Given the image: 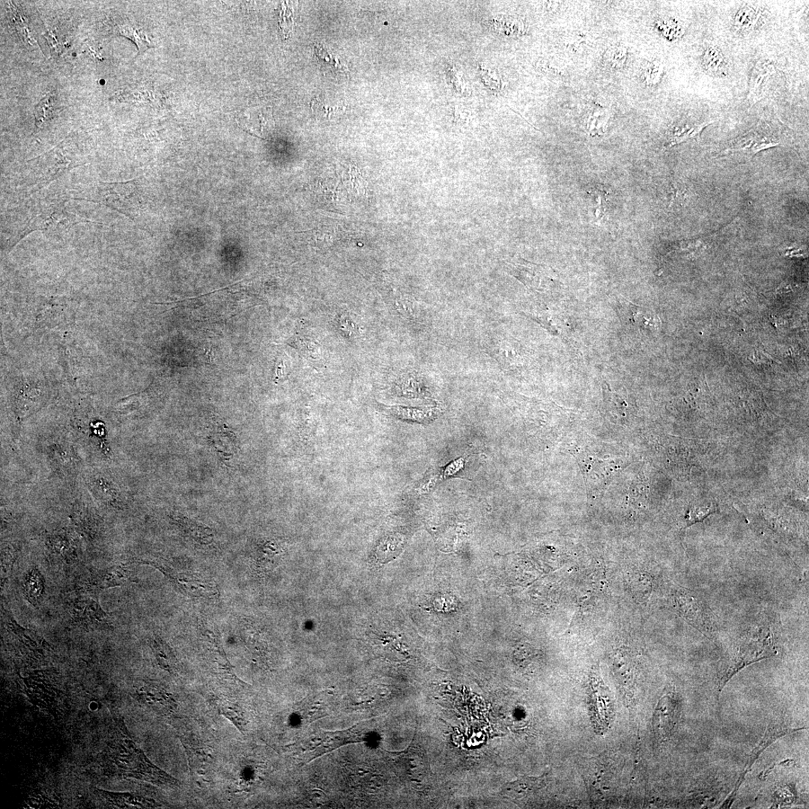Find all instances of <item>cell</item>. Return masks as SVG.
Instances as JSON below:
<instances>
[{
    "mask_svg": "<svg viewBox=\"0 0 809 809\" xmlns=\"http://www.w3.org/2000/svg\"><path fill=\"white\" fill-rule=\"evenodd\" d=\"M104 769L111 775L135 779L165 787L179 785L176 780L157 768L133 742L122 720L106 750Z\"/></svg>",
    "mask_w": 809,
    "mask_h": 809,
    "instance_id": "obj_1",
    "label": "cell"
},
{
    "mask_svg": "<svg viewBox=\"0 0 809 809\" xmlns=\"http://www.w3.org/2000/svg\"><path fill=\"white\" fill-rule=\"evenodd\" d=\"M32 162L28 187L41 189L73 169L86 164L85 155L82 153L75 141L67 137L55 148L50 149Z\"/></svg>",
    "mask_w": 809,
    "mask_h": 809,
    "instance_id": "obj_2",
    "label": "cell"
},
{
    "mask_svg": "<svg viewBox=\"0 0 809 809\" xmlns=\"http://www.w3.org/2000/svg\"><path fill=\"white\" fill-rule=\"evenodd\" d=\"M774 651V637L769 629H761L759 632L750 635L738 647L734 659L720 678L718 692H721L729 680L744 667L766 659Z\"/></svg>",
    "mask_w": 809,
    "mask_h": 809,
    "instance_id": "obj_3",
    "label": "cell"
},
{
    "mask_svg": "<svg viewBox=\"0 0 809 809\" xmlns=\"http://www.w3.org/2000/svg\"><path fill=\"white\" fill-rule=\"evenodd\" d=\"M135 180L122 182H103L95 184L86 198L81 200L100 203L133 220L131 215V200L135 192L131 191Z\"/></svg>",
    "mask_w": 809,
    "mask_h": 809,
    "instance_id": "obj_4",
    "label": "cell"
},
{
    "mask_svg": "<svg viewBox=\"0 0 809 809\" xmlns=\"http://www.w3.org/2000/svg\"><path fill=\"white\" fill-rule=\"evenodd\" d=\"M150 564L161 571L170 580L175 588L182 593L195 598H211L216 594L214 583L204 579L197 573L190 571L181 572L176 568L162 562H140Z\"/></svg>",
    "mask_w": 809,
    "mask_h": 809,
    "instance_id": "obj_5",
    "label": "cell"
},
{
    "mask_svg": "<svg viewBox=\"0 0 809 809\" xmlns=\"http://www.w3.org/2000/svg\"><path fill=\"white\" fill-rule=\"evenodd\" d=\"M135 582L131 565L121 564L91 571L79 584L78 591L87 596H97L105 589Z\"/></svg>",
    "mask_w": 809,
    "mask_h": 809,
    "instance_id": "obj_6",
    "label": "cell"
},
{
    "mask_svg": "<svg viewBox=\"0 0 809 809\" xmlns=\"http://www.w3.org/2000/svg\"><path fill=\"white\" fill-rule=\"evenodd\" d=\"M84 221L86 222L68 212L61 204L51 203L42 207L37 215L31 218L26 228L22 231L19 242L33 231L66 229Z\"/></svg>",
    "mask_w": 809,
    "mask_h": 809,
    "instance_id": "obj_7",
    "label": "cell"
},
{
    "mask_svg": "<svg viewBox=\"0 0 809 809\" xmlns=\"http://www.w3.org/2000/svg\"><path fill=\"white\" fill-rule=\"evenodd\" d=\"M677 600L681 616L692 627L705 635L714 632L716 623L713 613L698 594L683 590L678 593Z\"/></svg>",
    "mask_w": 809,
    "mask_h": 809,
    "instance_id": "obj_8",
    "label": "cell"
},
{
    "mask_svg": "<svg viewBox=\"0 0 809 809\" xmlns=\"http://www.w3.org/2000/svg\"><path fill=\"white\" fill-rule=\"evenodd\" d=\"M70 616L75 626L85 629H104L112 625L111 616L102 609L99 602L86 596L73 601Z\"/></svg>",
    "mask_w": 809,
    "mask_h": 809,
    "instance_id": "obj_9",
    "label": "cell"
},
{
    "mask_svg": "<svg viewBox=\"0 0 809 809\" xmlns=\"http://www.w3.org/2000/svg\"><path fill=\"white\" fill-rule=\"evenodd\" d=\"M590 704L596 732H606L614 718V704L608 688L596 677L591 682Z\"/></svg>",
    "mask_w": 809,
    "mask_h": 809,
    "instance_id": "obj_10",
    "label": "cell"
},
{
    "mask_svg": "<svg viewBox=\"0 0 809 809\" xmlns=\"http://www.w3.org/2000/svg\"><path fill=\"white\" fill-rule=\"evenodd\" d=\"M2 625L8 637L23 650L28 651V654L30 652L40 659L48 650V644L41 637L34 631L21 627L6 610L2 614Z\"/></svg>",
    "mask_w": 809,
    "mask_h": 809,
    "instance_id": "obj_11",
    "label": "cell"
},
{
    "mask_svg": "<svg viewBox=\"0 0 809 809\" xmlns=\"http://www.w3.org/2000/svg\"><path fill=\"white\" fill-rule=\"evenodd\" d=\"M680 707L674 692L667 693L658 704L654 716V730L660 740H667L679 722Z\"/></svg>",
    "mask_w": 809,
    "mask_h": 809,
    "instance_id": "obj_12",
    "label": "cell"
},
{
    "mask_svg": "<svg viewBox=\"0 0 809 809\" xmlns=\"http://www.w3.org/2000/svg\"><path fill=\"white\" fill-rule=\"evenodd\" d=\"M799 730V728L794 729L784 725H771L768 727L765 735L763 736L759 745L753 750L751 754L750 755L748 766L745 767L743 772L741 774V777H740L739 780L737 781L734 792L727 800L726 803L727 804L731 805L733 803L736 791L738 789H739L740 786L743 783V781L745 779V777L751 770L755 761H756L757 759L760 756L761 754L768 748V745H770L772 742H774L776 740L779 739V738L781 737L782 736L790 733H794Z\"/></svg>",
    "mask_w": 809,
    "mask_h": 809,
    "instance_id": "obj_13",
    "label": "cell"
},
{
    "mask_svg": "<svg viewBox=\"0 0 809 809\" xmlns=\"http://www.w3.org/2000/svg\"><path fill=\"white\" fill-rule=\"evenodd\" d=\"M115 101L121 102L158 104L161 102V97L149 85H135L117 93L113 97Z\"/></svg>",
    "mask_w": 809,
    "mask_h": 809,
    "instance_id": "obj_14",
    "label": "cell"
},
{
    "mask_svg": "<svg viewBox=\"0 0 809 809\" xmlns=\"http://www.w3.org/2000/svg\"><path fill=\"white\" fill-rule=\"evenodd\" d=\"M113 31L115 34L127 38L136 44L138 50L137 57L153 47L147 32L136 24L131 22L118 23L115 26Z\"/></svg>",
    "mask_w": 809,
    "mask_h": 809,
    "instance_id": "obj_15",
    "label": "cell"
},
{
    "mask_svg": "<svg viewBox=\"0 0 809 809\" xmlns=\"http://www.w3.org/2000/svg\"><path fill=\"white\" fill-rule=\"evenodd\" d=\"M22 587L26 599L32 606L38 607L43 600L46 585L44 577L37 567H32L25 574Z\"/></svg>",
    "mask_w": 809,
    "mask_h": 809,
    "instance_id": "obj_16",
    "label": "cell"
},
{
    "mask_svg": "<svg viewBox=\"0 0 809 809\" xmlns=\"http://www.w3.org/2000/svg\"><path fill=\"white\" fill-rule=\"evenodd\" d=\"M101 796H102L106 801L109 803L113 808H151L155 807V804L147 801L143 797H140L136 795L130 794H115L108 792V791L101 790L97 791Z\"/></svg>",
    "mask_w": 809,
    "mask_h": 809,
    "instance_id": "obj_17",
    "label": "cell"
},
{
    "mask_svg": "<svg viewBox=\"0 0 809 809\" xmlns=\"http://www.w3.org/2000/svg\"><path fill=\"white\" fill-rule=\"evenodd\" d=\"M778 145L779 144L777 142L766 137L748 135L736 141L731 148L727 149L726 151L727 152H741V151H745V152L755 155L761 152V151L775 147Z\"/></svg>",
    "mask_w": 809,
    "mask_h": 809,
    "instance_id": "obj_18",
    "label": "cell"
},
{
    "mask_svg": "<svg viewBox=\"0 0 809 809\" xmlns=\"http://www.w3.org/2000/svg\"><path fill=\"white\" fill-rule=\"evenodd\" d=\"M8 13H10L11 19L15 26L17 34L20 35L21 39L26 44H29V46L33 48H39L37 40L34 38L28 22L26 21L22 12L12 2L8 3Z\"/></svg>",
    "mask_w": 809,
    "mask_h": 809,
    "instance_id": "obj_19",
    "label": "cell"
},
{
    "mask_svg": "<svg viewBox=\"0 0 809 809\" xmlns=\"http://www.w3.org/2000/svg\"><path fill=\"white\" fill-rule=\"evenodd\" d=\"M56 106L57 95L55 92H50L44 95L35 106L34 115L35 124L39 129H43L47 126L55 112Z\"/></svg>",
    "mask_w": 809,
    "mask_h": 809,
    "instance_id": "obj_20",
    "label": "cell"
},
{
    "mask_svg": "<svg viewBox=\"0 0 809 809\" xmlns=\"http://www.w3.org/2000/svg\"><path fill=\"white\" fill-rule=\"evenodd\" d=\"M50 551L64 564H74L77 560V551L74 545L64 537H58L52 540Z\"/></svg>",
    "mask_w": 809,
    "mask_h": 809,
    "instance_id": "obj_21",
    "label": "cell"
},
{
    "mask_svg": "<svg viewBox=\"0 0 809 809\" xmlns=\"http://www.w3.org/2000/svg\"><path fill=\"white\" fill-rule=\"evenodd\" d=\"M179 522L183 531L198 543L206 545L211 543L213 535L208 527L185 517L179 519Z\"/></svg>",
    "mask_w": 809,
    "mask_h": 809,
    "instance_id": "obj_22",
    "label": "cell"
},
{
    "mask_svg": "<svg viewBox=\"0 0 809 809\" xmlns=\"http://www.w3.org/2000/svg\"><path fill=\"white\" fill-rule=\"evenodd\" d=\"M702 65L711 74L723 75L726 67L723 53L716 47H708L702 56Z\"/></svg>",
    "mask_w": 809,
    "mask_h": 809,
    "instance_id": "obj_23",
    "label": "cell"
},
{
    "mask_svg": "<svg viewBox=\"0 0 809 809\" xmlns=\"http://www.w3.org/2000/svg\"><path fill=\"white\" fill-rule=\"evenodd\" d=\"M542 780V778H529L515 781L504 788V794L513 798L526 797L528 793L535 791L541 786Z\"/></svg>",
    "mask_w": 809,
    "mask_h": 809,
    "instance_id": "obj_24",
    "label": "cell"
},
{
    "mask_svg": "<svg viewBox=\"0 0 809 809\" xmlns=\"http://www.w3.org/2000/svg\"><path fill=\"white\" fill-rule=\"evenodd\" d=\"M713 122H703L696 126H689L688 124L685 126L677 128L672 133V136L669 140L668 147H672L683 143L690 139H695L700 136V133L703 131L710 124Z\"/></svg>",
    "mask_w": 809,
    "mask_h": 809,
    "instance_id": "obj_25",
    "label": "cell"
},
{
    "mask_svg": "<svg viewBox=\"0 0 809 809\" xmlns=\"http://www.w3.org/2000/svg\"><path fill=\"white\" fill-rule=\"evenodd\" d=\"M759 19V10L752 6L746 5L736 14L734 26L738 30H750L756 24Z\"/></svg>",
    "mask_w": 809,
    "mask_h": 809,
    "instance_id": "obj_26",
    "label": "cell"
},
{
    "mask_svg": "<svg viewBox=\"0 0 809 809\" xmlns=\"http://www.w3.org/2000/svg\"><path fill=\"white\" fill-rule=\"evenodd\" d=\"M314 50L318 64L323 67H326L333 72H348V68L343 66L339 59L328 53L321 44H315Z\"/></svg>",
    "mask_w": 809,
    "mask_h": 809,
    "instance_id": "obj_27",
    "label": "cell"
},
{
    "mask_svg": "<svg viewBox=\"0 0 809 809\" xmlns=\"http://www.w3.org/2000/svg\"><path fill=\"white\" fill-rule=\"evenodd\" d=\"M401 545V537L397 536H390L381 542L377 550L379 556L382 559L381 562L385 563L386 561H389L390 558L396 556L395 553L398 552Z\"/></svg>",
    "mask_w": 809,
    "mask_h": 809,
    "instance_id": "obj_28",
    "label": "cell"
},
{
    "mask_svg": "<svg viewBox=\"0 0 809 809\" xmlns=\"http://www.w3.org/2000/svg\"><path fill=\"white\" fill-rule=\"evenodd\" d=\"M16 553L13 552L10 553V551L6 552L2 555V584H4L10 577L12 572V568L15 563Z\"/></svg>",
    "mask_w": 809,
    "mask_h": 809,
    "instance_id": "obj_29",
    "label": "cell"
},
{
    "mask_svg": "<svg viewBox=\"0 0 809 809\" xmlns=\"http://www.w3.org/2000/svg\"><path fill=\"white\" fill-rule=\"evenodd\" d=\"M350 183L351 189L355 194L363 195L366 191L365 181L361 177L360 173L353 170L350 172Z\"/></svg>",
    "mask_w": 809,
    "mask_h": 809,
    "instance_id": "obj_30",
    "label": "cell"
},
{
    "mask_svg": "<svg viewBox=\"0 0 809 809\" xmlns=\"http://www.w3.org/2000/svg\"><path fill=\"white\" fill-rule=\"evenodd\" d=\"M663 72V68L660 64H656V62L648 66L646 70V81L649 84H655L659 82Z\"/></svg>",
    "mask_w": 809,
    "mask_h": 809,
    "instance_id": "obj_31",
    "label": "cell"
},
{
    "mask_svg": "<svg viewBox=\"0 0 809 809\" xmlns=\"http://www.w3.org/2000/svg\"><path fill=\"white\" fill-rule=\"evenodd\" d=\"M310 800L315 806H323L327 802V797L323 791L314 790L310 794Z\"/></svg>",
    "mask_w": 809,
    "mask_h": 809,
    "instance_id": "obj_32",
    "label": "cell"
},
{
    "mask_svg": "<svg viewBox=\"0 0 809 809\" xmlns=\"http://www.w3.org/2000/svg\"><path fill=\"white\" fill-rule=\"evenodd\" d=\"M354 323L350 318H344L341 321V327L345 333L352 334L354 332Z\"/></svg>",
    "mask_w": 809,
    "mask_h": 809,
    "instance_id": "obj_33",
    "label": "cell"
},
{
    "mask_svg": "<svg viewBox=\"0 0 809 809\" xmlns=\"http://www.w3.org/2000/svg\"><path fill=\"white\" fill-rule=\"evenodd\" d=\"M86 50L88 51V53H90V55L91 57H93L94 59L99 60V61H104V58L102 55V53L100 51V49L96 48L95 46H93V44H86Z\"/></svg>",
    "mask_w": 809,
    "mask_h": 809,
    "instance_id": "obj_34",
    "label": "cell"
}]
</instances>
